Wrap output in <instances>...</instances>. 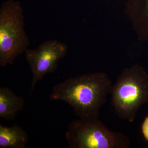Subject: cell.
<instances>
[{"mask_svg":"<svg viewBox=\"0 0 148 148\" xmlns=\"http://www.w3.org/2000/svg\"><path fill=\"white\" fill-rule=\"evenodd\" d=\"M23 9L19 2L8 0L0 8V65L5 67L29 45L24 30Z\"/></svg>","mask_w":148,"mask_h":148,"instance_id":"obj_3","label":"cell"},{"mask_svg":"<svg viewBox=\"0 0 148 148\" xmlns=\"http://www.w3.org/2000/svg\"><path fill=\"white\" fill-rule=\"evenodd\" d=\"M68 47L66 44L57 40H47L35 49L25 51V56L33 75L30 95L36 84L49 73H52L58 68L60 59L65 57Z\"/></svg>","mask_w":148,"mask_h":148,"instance_id":"obj_5","label":"cell"},{"mask_svg":"<svg viewBox=\"0 0 148 148\" xmlns=\"http://www.w3.org/2000/svg\"><path fill=\"white\" fill-rule=\"evenodd\" d=\"M112 105L116 114L130 123L148 103V75L141 66L124 69L112 86Z\"/></svg>","mask_w":148,"mask_h":148,"instance_id":"obj_2","label":"cell"},{"mask_svg":"<svg viewBox=\"0 0 148 148\" xmlns=\"http://www.w3.org/2000/svg\"><path fill=\"white\" fill-rule=\"evenodd\" d=\"M112 85L104 72L84 74L56 84L49 98L68 103L79 118H98Z\"/></svg>","mask_w":148,"mask_h":148,"instance_id":"obj_1","label":"cell"},{"mask_svg":"<svg viewBox=\"0 0 148 148\" xmlns=\"http://www.w3.org/2000/svg\"><path fill=\"white\" fill-rule=\"evenodd\" d=\"M24 104V99L10 88H0V117L5 120L13 119L22 110Z\"/></svg>","mask_w":148,"mask_h":148,"instance_id":"obj_7","label":"cell"},{"mask_svg":"<svg viewBox=\"0 0 148 148\" xmlns=\"http://www.w3.org/2000/svg\"><path fill=\"white\" fill-rule=\"evenodd\" d=\"M66 138L71 148H128L129 138L112 131L98 118H79L68 126Z\"/></svg>","mask_w":148,"mask_h":148,"instance_id":"obj_4","label":"cell"},{"mask_svg":"<svg viewBox=\"0 0 148 148\" xmlns=\"http://www.w3.org/2000/svg\"><path fill=\"white\" fill-rule=\"evenodd\" d=\"M29 140L28 133L19 125L0 124V148H25Z\"/></svg>","mask_w":148,"mask_h":148,"instance_id":"obj_8","label":"cell"},{"mask_svg":"<svg viewBox=\"0 0 148 148\" xmlns=\"http://www.w3.org/2000/svg\"><path fill=\"white\" fill-rule=\"evenodd\" d=\"M125 13L140 39H148V0H127Z\"/></svg>","mask_w":148,"mask_h":148,"instance_id":"obj_6","label":"cell"},{"mask_svg":"<svg viewBox=\"0 0 148 148\" xmlns=\"http://www.w3.org/2000/svg\"><path fill=\"white\" fill-rule=\"evenodd\" d=\"M142 131L144 138L148 141V115L143 122L142 126Z\"/></svg>","mask_w":148,"mask_h":148,"instance_id":"obj_9","label":"cell"}]
</instances>
